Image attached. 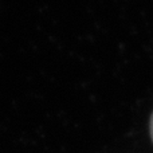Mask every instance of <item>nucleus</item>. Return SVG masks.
Wrapping results in <instances>:
<instances>
[{
  "instance_id": "obj_1",
  "label": "nucleus",
  "mask_w": 153,
  "mask_h": 153,
  "mask_svg": "<svg viewBox=\"0 0 153 153\" xmlns=\"http://www.w3.org/2000/svg\"><path fill=\"white\" fill-rule=\"evenodd\" d=\"M151 137H152V141H153V114L151 117Z\"/></svg>"
}]
</instances>
